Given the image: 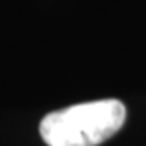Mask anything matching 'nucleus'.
<instances>
[{"mask_svg":"<svg viewBox=\"0 0 146 146\" xmlns=\"http://www.w3.org/2000/svg\"><path fill=\"white\" fill-rule=\"evenodd\" d=\"M125 118L123 102L102 99L46 114L39 132L48 146H99L123 127Z\"/></svg>","mask_w":146,"mask_h":146,"instance_id":"nucleus-1","label":"nucleus"}]
</instances>
